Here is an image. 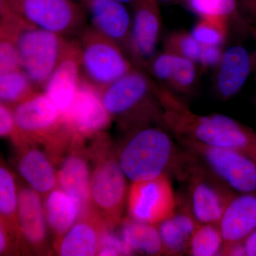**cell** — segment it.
I'll return each instance as SVG.
<instances>
[{"label":"cell","instance_id":"obj_2","mask_svg":"<svg viewBox=\"0 0 256 256\" xmlns=\"http://www.w3.org/2000/svg\"><path fill=\"white\" fill-rule=\"evenodd\" d=\"M118 160L132 182L168 176L170 173L182 181L192 156L186 150L178 149L164 130L146 126L129 131Z\"/></svg>","mask_w":256,"mask_h":256},{"label":"cell","instance_id":"obj_32","mask_svg":"<svg viewBox=\"0 0 256 256\" xmlns=\"http://www.w3.org/2000/svg\"><path fill=\"white\" fill-rule=\"evenodd\" d=\"M20 68L21 60L16 44L10 37L0 35V74Z\"/></svg>","mask_w":256,"mask_h":256},{"label":"cell","instance_id":"obj_38","mask_svg":"<svg viewBox=\"0 0 256 256\" xmlns=\"http://www.w3.org/2000/svg\"><path fill=\"white\" fill-rule=\"evenodd\" d=\"M252 70L255 72L256 76V50L252 54Z\"/></svg>","mask_w":256,"mask_h":256},{"label":"cell","instance_id":"obj_31","mask_svg":"<svg viewBox=\"0 0 256 256\" xmlns=\"http://www.w3.org/2000/svg\"><path fill=\"white\" fill-rule=\"evenodd\" d=\"M202 44L192 36L191 32L178 30L170 33L165 38L164 50L178 56L198 63L202 52Z\"/></svg>","mask_w":256,"mask_h":256},{"label":"cell","instance_id":"obj_21","mask_svg":"<svg viewBox=\"0 0 256 256\" xmlns=\"http://www.w3.org/2000/svg\"><path fill=\"white\" fill-rule=\"evenodd\" d=\"M92 176L86 158L78 149L66 158L57 172V188L78 202L82 213L88 206Z\"/></svg>","mask_w":256,"mask_h":256},{"label":"cell","instance_id":"obj_16","mask_svg":"<svg viewBox=\"0 0 256 256\" xmlns=\"http://www.w3.org/2000/svg\"><path fill=\"white\" fill-rule=\"evenodd\" d=\"M108 228L109 227L97 215L87 210L56 242L57 252L63 256L98 255L101 237Z\"/></svg>","mask_w":256,"mask_h":256},{"label":"cell","instance_id":"obj_26","mask_svg":"<svg viewBox=\"0 0 256 256\" xmlns=\"http://www.w3.org/2000/svg\"><path fill=\"white\" fill-rule=\"evenodd\" d=\"M36 88L22 69L0 74V100L14 108L36 94Z\"/></svg>","mask_w":256,"mask_h":256},{"label":"cell","instance_id":"obj_15","mask_svg":"<svg viewBox=\"0 0 256 256\" xmlns=\"http://www.w3.org/2000/svg\"><path fill=\"white\" fill-rule=\"evenodd\" d=\"M86 5L92 26L130 55L132 18L124 4L116 0H88Z\"/></svg>","mask_w":256,"mask_h":256},{"label":"cell","instance_id":"obj_25","mask_svg":"<svg viewBox=\"0 0 256 256\" xmlns=\"http://www.w3.org/2000/svg\"><path fill=\"white\" fill-rule=\"evenodd\" d=\"M18 192L14 175L4 165L0 168V225L4 226L15 238L20 240L18 223Z\"/></svg>","mask_w":256,"mask_h":256},{"label":"cell","instance_id":"obj_33","mask_svg":"<svg viewBox=\"0 0 256 256\" xmlns=\"http://www.w3.org/2000/svg\"><path fill=\"white\" fill-rule=\"evenodd\" d=\"M111 229L112 228H106L102 234L98 256L132 255L134 252L128 247L122 237L112 233Z\"/></svg>","mask_w":256,"mask_h":256},{"label":"cell","instance_id":"obj_19","mask_svg":"<svg viewBox=\"0 0 256 256\" xmlns=\"http://www.w3.org/2000/svg\"><path fill=\"white\" fill-rule=\"evenodd\" d=\"M32 143L25 141L16 146L20 151L18 171L30 188L40 194H48L58 186L57 172L50 156Z\"/></svg>","mask_w":256,"mask_h":256},{"label":"cell","instance_id":"obj_28","mask_svg":"<svg viewBox=\"0 0 256 256\" xmlns=\"http://www.w3.org/2000/svg\"><path fill=\"white\" fill-rule=\"evenodd\" d=\"M224 242L218 224H198L188 252L194 256H222Z\"/></svg>","mask_w":256,"mask_h":256},{"label":"cell","instance_id":"obj_8","mask_svg":"<svg viewBox=\"0 0 256 256\" xmlns=\"http://www.w3.org/2000/svg\"><path fill=\"white\" fill-rule=\"evenodd\" d=\"M12 108L18 137L54 149L73 140L63 116L44 92H36Z\"/></svg>","mask_w":256,"mask_h":256},{"label":"cell","instance_id":"obj_6","mask_svg":"<svg viewBox=\"0 0 256 256\" xmlns=\"http://www.w3.org/2000/svg\"><path fill=\"white\" fill-rule=\"evenodd\" d=\"M175 138L184 149L230 190L240 194L256 193V162L250 156L235 150Z\"/></svg>","mask_w":256,"mask_h":256},{"label":"cell","instance_id":"obj_10","mask_svg":"<svg viewBox=\"0 0 256 256\" xmlns=\"http://www.w3.org/2000/svg\"><path fill=\"white\" fill-rule=\"evenodd\" d=\"M184 181L188 182L186 205L196 222L218 224L234 196L233 190L210 174L195 158Z\"/></svg>","mask_w":256,"mask_h":256},{"label":"cell","instance_id":"obj_3","mask_svg":"<svg viewBox=\"0 0 256 256\" xmlns=\"http://www.w3.org/2000/svg\"><path fill=\"white\" fill-rule=\"evenodd\" d=\"M0 35L14 42L22 69L37 89H43L60 62L68 40L32 24L4 0H0Z\"/></svg>","mask_w":256,"mask_h":256},{"label":"cell","instance_id":"obj_37","mask_svg":"<svg viewBox=\"0 0 256 256\" xmlns=\"http://www.w3.org/2000/svg\"><path fill=\"white\" fill-rule=\"evenodd\" d=\"M245 2L248 8L256 13V0H245Z\"/></svg>","mask_w":256,"mask_h":256},{"label":"cell","instance_id":"obj_36","mask_svg":"<svg viewBox=\"0 0 256 256\" xmlns=\"http://www.w3.org/2000/svg\"><path fill=\"white\" fill-rule=\"evenodd\" d=\"M246 256H256V230L252 232L244 242Z\"/></svg>","mask_w":256,"mask_h":256},{"label":"cell","instance_id":"obj_14","mask_svg":"<svg viewBox=\"0 0 256 256\" xmlns=\"http://www.w3.org/2000/svg\"><path fill=\"white\" fill-rule=\"evenodd\" d=\"M82 78L80 44L78 40H70L43 88L62 116L73 104Z\"/></svg>","mask_w":256,"mask_h":256},{"label":"cell","instance_id":"obj_23","mask_svg":"<svg viewBox=\"0 0 256 256\" xmlns=\"http://www.w3.org/2000/svg\"><path fill=\"white\" fill-rule=\"evenodd\" d=\"M44 205L47 224L58 242L78 220L82 206L58 188L48 194Z\"/></svg>","mask_w":256,"mask_h":256},{"label":"cell","instance_id":"obj_30","mask_svg":"<svg viewBox=\"0 0 256 256\" xmlns=\"http://www.w3.org/2000/svg\"><path fill=\"white\" fill-rule=\"evenodd\" d=\"M186 6L200 18H220L230 21L237 12L236 0H184Z\"/></svg>","mask_w":256,"mask_h":256},{"label":"cell","instance_id":"obj_4","mask_svg":"<svg viewBox=\"0 0 256 256\" xmlns=\"http://www.w3.org/2000/svg\"><path fill=\"white\" fill-rule=\"evenodd\" d=\"M102 102L112 118L128 131L158 122L164 127L158 85L144 70L136 68L101 92Z\"/></svg>","mask_w":256,"mask_h":256},{"label":"cell","instance_id":"obj_5","mask_svg":"<svg viewBox=\"0 0 256 256\" xmlns=\"http://www.w3.org/2000/svg\"><path fill=\"white\" fill-rule=\"evenodd\" d=\"M94 150L96 164L92 173L87 210L97 215L108 227L114 228L122 220L127 196V176L118 158L112 153L100 146Z\"/></svg>","mask_w":256,"mask_h":256},{"label":"cell","instance_id":"obj_24","mask_svg":"<svg viewBox=\"0 0 256 256\" xmlns=\"http://www.w3.org/2000/svg\"><path fill=\"white\" fill-rule=\"evenodd\" d=\"M121 237L133 252L146 255L164 254V246L158 226L139 222L134 218H124L121 222Z\"/></svg>","mask_w":256,"mask_h":256},{"label":"cell","instance_id":"obj_42","mask_svg":"<svg viewBox=\"0 0 256 256\" xmlns=\"http://www.w3.org/2000/svg\"><path fill=\"white\" fill-rule=\"evenodd\" d=\"M80 1H82L84 3H86V2L88 1V0H80Z\"/></svg>","mask_w":256,"mask_h":256},{"label":"cell","instance_id":"obj_12","mask_svg":"<svg viewBox=\"0 0 256 256\" xmlns=\"http://www.w3.org/2000/svg\"><path fill=\"white\" fill-rule=\"evenodd\" d=\"M62 116L74 139L80 141L100 134L112 119L104 105L100 89L82 76L73 104Z\"/></svg>","mask_w":256,"mask_h":256},{"label":"cell","instance_id":"obj_35","mask_svg":"<svg viewBox=\"0 0 256 256\" xmlns=\"http://www.w3.org/2000/svg\"><path fill=\"white\" fill-rule=\"evenodd\" d=\"M202 46L201 54L197 65L200 66L202 70L216 68L223 56V48L218 46Z\"/></svg>","mask_w":256,"mask_h":256},{"label":"cell","instance_id":"obj_7","mask_svg":"<svg viewBox=\"0 0 256 256\" xmlns=\"http://www.w3.org/2000/svg\"><path fill=\"white\" fill-rule=\"evenodd\" d=\"M79 36L82 78L101 92L137 68L118 44L92 26Z\"/></svg>","mask_w":256,"mask_h":256},{"label":"cell","instance_id":"obj_20","mask_svg":"<svg viewBox=\"0 0 256 256\" xmlns=\"http://www.w3.org/2000/svg\"><path fill=\"white\" fill-rule=\"evenodd\" d=\"M18 223L21 236L30 246L41 250L46 240V218L40 194L31 188L18 191Z\"/></svg>","mask_w":256,"mask_h":256},{"label":"cell","instance_id":"obj_13","mask_svg":"<svg viewBox=\"0 0 256 256\" xmlns=\"http://www.w3.org/2000/svg\"><path fill=\"white\" fill-rule=\"evenodd\" d=\"M158 0H134L130 58L134 66L146 70L156 48L162 28Z\"/></svg>","mask_w":256,"mask_h":256},{"label":"cell","instance_id":"obj_1","mask_svg":"<svg viewBox=\"0 0 256 256\" xmlns=\"http://www.w3.org/2000/svg\"><path fill=\"white\" fill-rule=\"evenodd\" d=\"M158 95L163 109L164 128L174 137L235 150L254 160L256 132L252 129L226 114H195L164 85H158Z\"/></svg>","mask_w":256,"mask_h":256},{"label":"cell","instance_id":"obj_40","mask_svg":"<svg viewBox=\"0 0 256 256\" xmlns=\"http://www.w3.org/2000/svg\"><path fill=\"white\" fill-rule=\"evenodd\" d=\"M158 1H159V2L169 3L174 1V0H158Z\"/></svg>","mask_w":256,"mask_h":256},{"label":"cell","instance_id":"obj_39","mask_svg":"<svg viewBox=\"0 0 256 256\" xmlns=\"http://www.w3.org/2000/svg\"><path fill=\"white\" fill-rule=\"evenodd\" d=\"M116 1L122 3V4H128V3H131L132 4L134 2V0H116Z\"/></svg>","mask_w":256,"mask_h":256},{"label":"cell","instance_id":"obj_17","mask_svg":"<svg viewBox=\"0 0 256 256\" xmlns=\"http://www.w3.org/2000/svg\"><path fill=\"white\" fill-rule=\"evenodd\" d=\"M252 70V54L244 46L236 45L224 50L215 68L214 87L218 98L227 100L236 95Z\"/></svg>","mask_w":256,"mask_h":256},{"label":"cell","instance_id":"obj_22","mask_svg":"<svg viewBox=\"0 0 256 256\" xmlns=\"http://www.w3.org/2000/svg\"><path fill=\"white\" fill-rule=\"evenodd\" d=\"M181 207V210L176 208L172 214L156 225L164 254L168 255H181L188 252L192 236L198 225L186 204Z\"/></svg>","mask_w":256,"mask_h":256},{"label":"cell","instance_id":"obj_9","mask_svg":"<svg viewBox=\"0 0 256 256\" xmlns=\"http://www.w3.org/2000/svg\"><path fill=\"white\" fill-rule=\"evenodd\" d=\"M20 16L38 28L65 37L85 28V11L73 0H4Z\"/></svg>","mask_w":256,"mask_h":256},{"label":"cell","instance_id":"obj_29","mask_svg":"<svg viewBox=\"0 0 256 256\" xmlns=\"http://www.w3.org/2000/svg\"><path fill=\"white\" fill-rule=\"evenodd\" d=\"M229 20L220 18H200L191 34L200 44L222 46L228 36Z\"/></svg>","mask_w":256,"mask_h":256},{"label":"cell","instance_id":"obj_34","mask_svg":"<svg viewBox=\"0 0 256 256\" xmlns=\"http://www.w3.org/2000/svg\"><path fill=\"white\" fill-rule=\"evenodd\" d=\"M18 132L13 108L6 104H0V136L1 138H11Z\"/></svg>","mask_w":256,"mask_h":256},{"label":"cell","instance_id":"obj_27","mask_svg":"<svg viewBox=\"0 0 256 256\" xmlns=\"http://www.w3.org/2000/svg\"><path fill=\"white\" fill-rule=\"evenodd\" d=\"M197 66L193 60L175 55L169 77L163 85L174 94H191L194 92L198 82Z\"/></svg>","mask_w":256,"mask_h":256},{"label":"cell","instance_id":"obj_41","mask_svg":"<svg viewBox=\"0 0 256 256\" xmlns=\"http://www.w3.org/2000/svg\"><path fill=\"white\" fill-rule=\"evenodd\" d=\"M254 161H255V162H256V154L255 156H254Z\"/></svg>","mask_w":256,"mask_h":256},{"label":"cell","instance_id":"obj_18","mask_svg":"<svg viewBox=\"0 0 256 256\" xmlns=\"http://www.w3.org/2000/svg\"><path fill=\"white\" fill-rule=\"evenodd\" d=\"M224 246L242 244L256 230V195L234 196L224 210L218 223Z\"/></svg>","mask_w":256,"mask_h":256},{"label":"cell","instance_id":"obj_11","mask_svg":"<svg viewBox=\"0 0 256 256\" xmlns=\"http://www.w3.org/2000/svg\"><path fill=\"white\" fill-rule=\"evenodd\" d=\"M178 203L168 175L132 182L128 193L130 217L153 225H158L172 214Z\"/></svg>","mask_w":256,"mask_h":256}]
</instances>
